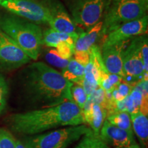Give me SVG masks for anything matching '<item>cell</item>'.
<instances>
[{
  "mask_svg": "<svg viewBox=\"0 0 148 148\" xmlns=\"http://www.w3.org/2000/svg\"><path fill=\"white\" fill-rule=\"evenodd\" d=\"M11 128L23 134H40L60 126H75L85 123L82 110L72 100L51 107L14 114L9 119Z\"/></svg>",
  "mask_w": 148,
  "mask_h": 148,
  "instance_id": "cell-1",
  "label": "cell"
},
{
  "mask_svg": "<svg viewBox=\"0 0 148 148\" xmlns=\"http://www.w3.org/2000/svg\"><path fill=\"white\" fill-rule=\"evenodd\" d=\"M73 84L62 73L44 62H34L25 70V91L29 99L41 108L73 101L71 93Z\"/></svg>",
  "mask_w": 148,
  "mask_h": 148,
  "instance_id": "cell-2",
  "label": "cell"
},
{
  "mask_svg": "<svg viewBox=\"0 0 148 148\" xmlns=\"http://www.w3.org/2000/svg\"><path fill=\"white\" fill-rule=\"evenodd\" d=\"M0 29L10 37L32 60H37L42 32L36 23L13 14L0 13Z\"/></svg>",
  "mask_w": 148,
  "mask_h": 148,
  "instance_id": "cell-3",
  "label": "cell"
},
{
  "mask_svg": "<svg viewBox=\"0 0 148 148\" xmlns=\"http://www.w3.org/2000/svg\"><path fill=\"white\" fill-rule=\"evenodd\" d=\"M147 6L138 0H111L103 21L101 34L106 35L125 22L143 17L146 14Z\"/></svg>",
  "mask_w": 148,
  "mask_h": 148,
  "instance_id": "cell-4",
  "label": "cell"
},
{
  "mask_svg": "<svg viewBox=\"0 0 148 148\" xmlns=\"http://www.w3.org/2000/svg\"><path fill=\"white\" fill-rule=\"evenodd\" d=\"M91 132V129L82 124L70 126L38 135L29 138L26 144L30 148H66Z\"/></svg>",
  "mask_w": 148,
  "mask_h": 148,
  "instance_id": "cell-5",
  "label": "cell"
},
{
  "mask_svg": "<svg viewBox=\"0 0 148 148\" xmlns=\"http://www.w3.org/2000/svg\"><path fill=\"white\" fill-rule=\"evenodd\" d=\"M74 21L89 29L101 21L111 0H67Z\"/></svg>",
  "mask_w": 148,
  "mask_h": 148,
  "instance_id": "cell-6",
  "label": "cell"
},
{
  "mask_svg": "<svg viewBox=\"0 0 148 148\" xmlns=\"http://www.w3.org/2000/svg\"><path fill=\"white\" fill-rule=\"evenodd\" d=\"M141 36L135 37L123 52V77L122 80L132 85L133 87L141 79L147 80V73L144 72L140 52Z\"/></svg>",
  "mask_w": 148,
  "mask_h": 148,
  "instance_id": "cell-7",
  "label": "cell"
},
{
  "mask_svg": "<svg viewBox=\"0 0 148 148\" xmlns=\"http://www.w3.org/2000/svg\"><path fill=\"white\" fill-rule=\"evenodd\" d=\"M0 5L11 14L34 23L48 24L47 10L38 0H1Z\"/></svg>",
  "mask_w": 148,
  "mask_h": 148,
  "instance_id": "cell-8",
  "label": "cell"
},
{
  "mask_svg": "<svg viewBox=\"0 0 148 148\" xmlns=\"http://www.w3.org/2000/svg\"><path fill=\"white\" fill-rule=\"evenodd\" d=\"M31 58L0 29V70L11 71L26 64Z\"/></svg>",
  "mask_w": 148,
  "mask_h": 148,
  "instance_id": "cell-9",
  "label": "cell"
},
{
  "mask_svg": "<svg viewBox=\"0 0 148 148\" xmlns=\"http://www.w3.org/2000/svg\"><path fill=\"white\" fill-rule=\"evenodd\" d=\"M148 18L147 14L138 19L122 23L106 34L102 45H111L127 41L132 37L141 36L147 32Z\"/></svg>",
  "mask_w": 148,
  "mask_h": 148,
  "instance_id": "cell-10",
  "label": "cell"
},
{
  "mask_svg": "<svg viewBox=\"0 0 148 148\" xmlns=\"http://www.w3.org/2000/svg\"><path fill=\"white\" fill-rule=\"evenodd\" d=\"M49 14L48 24L58 32L69 34H76L75 25L64 5L58 0H42Z\"/></svg>",
  "mask_w": 148,
  "mask_h": 148,
  "instance_id": "cell-11",
  "label": "cell"
},
{
  "mask_svg": "<svg viewBox=\"0 0 148 148\" xmlns=\"http://www.w3.org/2000/svg\"><path fill=\"white\" fill-rule=\"evenodd\" d=\"M99 137L107 145L114 148L128 147L135 143L133 132L119 128L106 119L100 130Z\"/></svg>",
  "mask_w": 148,
  "mask_h": 148,
  "instance_id": "cell-12",
  "label": "cell"
},
{
  "mask_svg": "<svg viewBox=\"0 0 148 148\" xmlns=\"http://www.w3.org/2000/svg\"><path fill=\"white\" fill-rule=\"evenodd\" d=\"M123 41L111 45H102L101 55L103 65L108 73L119 75L123 79V52L125 43Z\"/></svg>",
  "mask_w": 148,
  "mask_h": 148,
  "instance_id": "cell-13",
  "label": "cell"
},
{
  "mask_svg": "<svg viewBox=\"0 0 148 148\" xmlns=\"http://www.w3.org/2000/svg\"><path fill=\"white\" fill-rule=\"evenodd\" d=\"M102 27L103 21H99L88 29L87 32L79 34L74 44V51H90L101 34Z\"/></svg>",
  "mask_w": 148,
  "mask_h": 148,
  "instance_id": "cell-14",
  "label": "cell"
},
{
  "mask_svg": "<svg viewBox=\"0 0 148 148\" xmlns=\"http://www.w3.org/2000/svg\"><path fill=\"white\" fill-rule=\"evenodd\" d=\"M130 114L132 130L141 142L147 147L148 141V119L147 115L142 113L140 111Z\"/></svg>",
  "mask_w": 148,
  "mask_h": 148,
  "instance_id": "cell-15",
  "label": "cell"
},
{
  "mask_svg": "<svg viewBox=\"0 0 148 148\" xmlns=\"http://www.w3.org/2000/svg\"><path fill=\"white\" fill-rule=\"evenodd\" d=\"M77 33L74 34H65V33L58 32L53 29H47L42 33V45L50 47H56L59 42L61 41H66L74 45L77 36Z\"/></svg>",
  "mask_w": 148,
  "mask_h": 148,
  "instance_id": "cell-16",
  "label": "cell"
},
{
  "mask_svg": "<svg viewBox=\"0 0 148 148\" xmlns=\"http://www.w3.org/2000/svg\"><path fill=\"white\" fill-rule=\"evenodd\" d=\"M62 75L69 82L80 85L84 79V66L74 58H70L67 66L62 69Z\"/></svg>",
  "mask_w": 148,
  "mask_h": 148,
  "instance_id": "cell-17",
  "label": "cell"
},
{
  "mask_svg": "<svg viewBox=\"0 0 148 148\" xmlns=\"http://www.w3.org/2000/svg\"><path fill=\"white\" fill-rule=\"evenodd\" d=\"M106 111L104 108L99 105L93 103L91 118L88 125L90 126V129L95 136H99V132L103 122L106 120Z\"/></svg>",
  "mask_w": 148,
  "mask_h": 148,
  "instance_id": "cell-18",
  "label": "cell"
},
{
  "mask_svg": "<svg viewBox=\"0 0 148 148\" xmlns=\"http://www.w3.org/2000/svg\"><path fill=\"white\" fill-rule=\"evenodd\" d=\"M106 119L119 128L133 132L130 114L126 111L114 112L107 116Z\"/></svg>",
  "mask_w": 148,
  "mask_h": 148,
  "instance_id": "cell-19",
  "label": "cell"
},
{
  "mask_svg": "<svg viewBox=\"0 0 148 148\" xmlns=\"http://www.w3.org/2000/svg\"><path fill=\"white\" fill-rule=\"evenodd\" d=\"M121 82L122 78L119 75L106 72L101 77L99 86L105 90L106 93H110Z\"/></svg>",
  "mask_w": 148,
  "mask_h": 148,
  "instance_id": "cell-20",
  "label": "cell"
},
{
  "mask_svg": "<svg viewBox=\"0 0 148 148\" xmlns=\"http://www.w3.org/2000/svg\"><path fill=\"white\" fill-rule=\"evenodd\" d=\"M75 148H110L99 136L93 132L85 134L82 140Z\"/></svg>",
  "mask_w": 148,
  "mask_h": 148,
  "instance_id": "cell-21",
  "label": "cell"
},
{
  "mask_svg": "<svg viewBox=\"0 0 148 148\" xmlns=\"http://www.w3.org/2000/svg\"><path fill=\"white\" fill-rule=\"evenodd\" d=\"M133 86L132 85L127 84L124 81L122 82L118 85L110 93H106V96L110 99L114 101H121L125 99L127 96H128L132 91Z\"/></svg>",
  "mask_w": 148,
  "mask_h": 148,
  "instance_id": "cell-22",
  "label": "cell"
},
{
  "mask_svg": "<svg viewBox=\"0 0 148 148\" xmlns=\"http://www.w3.org/2000/svg\"><path fill=\"white\" fill-rule=\"evenodd\" d=\"M71 93L73 101L82 110L88 98L84 88L81 85L73 84L71 88Z\"/></svg>",
  "mask_w": 148,
  "mask_h": 148,
  "instance_id": "cell-23",
  "label": "cell"
},
{
  "mask_svg": "<svg viewBox=\"0 0 148 148\" xmlns=\"http://www.w3.org/2000/svg\"><path fill=\"white\" fill-rule=\"evenodd\" d=\"M46 60L49 64L63 69L67 66L69 60L61 58L56 49H51L46 53Z\"/></svg>",
  "mask_w": 148,
  "mask_h": 148,
  "instance_id": "cell-24",
  "label": "cell"
},
{
  "mask_svg": "<svg viewBox=\"0 0 148 148\" xmlns=\"http://www.w3.org/2000/svg\"><path fill=\"white\" fill-rule=\"evenodd\" d=\"M56 50L61 58L69 60L74 53V45L66 41H61L57 45Z\"/></svg>",
  "mask_w": 148,
  "mask_h": 148,
  "instance_id": "cell-25",
  "label": "cell"
},
{
  "mask_svg": "<svg viewBox=\"0 0 148 148\" xmlns=\"http://www.w3.org/2000/svg\"><path fill=\"white\" fill-rule=\"evenodd\" d=\"M16 139L6 130L0 128V148H15Z\"/></svg>",
  "mask_w": 148,
  "mask_h": 148,
  "instance_id": "cell-26",
  "label": "cell"
},
{
  "mask_svg": "<svg viewBox=\"0 0 148 148\" xmlns=\"http://www.w3.org/2000/svg\"><path fill=\"white\" fill-rule=\"evenodd\" d=\"M8 87L6 81L0 74V114L4 110L7 102Z\"/></svg>",
  "mask_w": 148,
  "mask_h": 148,
  "instance_id": "cell-27",
  "label": "cell"
},
{
  "mask_svg": "<svg viewBox=\"0 0 148 148\" xmlns=\"http://www.w3.org/2000/svg\"><path fill=\"white\" fill-rule=\"evenodd\" d=\"M140 52H141L142 60L143 63L144 72L145 73H148V42L147 36L144 34L141 36Z\"/></svg>",
  "mask_w": 148,
  "mask_h": 148,
  "instance_id": "cell-28",
  "label": "cell"
},
{
  "mask_svg": "<svg viewBox=\"0 0 148 148\" xmlns=\"http://www.w3.org/2000/svg\"><path fill=\"white\" fill-rule=\"evenodd\" d=\"M74 59L78 62L79 63L82 64L83 66H86L89 62L90 56V51H74Z\"/></svg>",
  "mask_w": 148,
  "mask_h": 148,
  "instance_id": "cell-29",
  "label": "cell"
},
{
  "mask_svg": "<svg viewBox=\"0 0 148 148\" xmlns=\"http://www.w3.org/2000/svg\"><path fill=\"white\" fill-rule=\"evenodd\" d=\"M15 148H27L26 144L23 143L21 140H16Z\"/></svg>",
  "mask_w": 148,
  "mask_h": 148,
  "instance_id": "cell-30",
  "label": "cell"
},
{
  "mask_svg": "<svg viewBox=\"0 0 148 148\" xmlns=\"http://www.w3.org/2000/svg\"><path fill=\"white\" fill-rule=\"evenodd\" d=\"M121 148H140V146L137 145V144L134 143L132 144V145L128 146V147H121Z\"/></svg>",
  "mask_w": 148,
  "mask_h": 148,
  "instance_id": "cell-31",
  "label": "cell"
},
{
  "mask_svg": "<svg viewBox=\"0 0 148 148\" xmlns=\"http://www.w3.org/2000/svg\"><path fill=\"white\" fill-rule=\"evenodd\" d=\"M138 1H141V2H143L144 3H145V4L148 5V0H138Z\"/></svg>",
  "mask_w": 148,
  "mask_h": 148,
  "instance_id": "cell-32",
  "label": "cell"
},
{
  "mask_svg": "<svg viewBox=\"0 0 148 148\" xmlns=\"http://www.w3.org/2000/svg\"><path fill=\"white\" fill-rule=\"evenodd\" d=\"M25 144H26V143H25ZM26 145H27V148H30V147H29V146H28V145H27V144H26Z\"/></svg>",
  "mask_w": 148,
  "mask_h": 148,
  "instance_id": "cell-33",
  "label": "cell"
},
{
  "mask_svg": "<svg viewBox=\"0 0 148 148\" xmlns=\"http://www.w3.org/2000/svg\"><path fill=\"white\" fill-rule=\"evenodd\" d=\"M1 0H0V2H1Z\"/></svg>",
  "mask_w": 148,
  "mask_h": 148,
  "instance_id": "cell-34",
  "label": "cell"
}]
</instances>
